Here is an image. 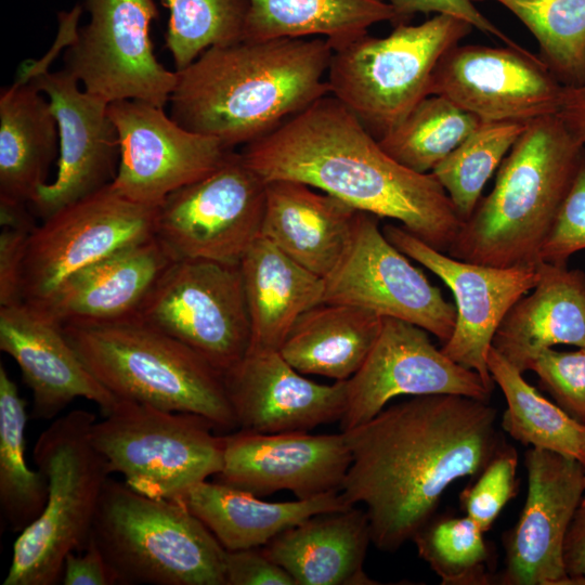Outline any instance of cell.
I'll return each mask as SVG.
<instances>
[{
	"mask_svg": "<svg viewBox=\"0 0 585 585\" xmlns=\"http://www.w3.org/2000/svg\"><path fill=\"white\" fill-rule=\"evenodd\" d=\"M90 538L116 585H226L225 549L178 499L107 480Z\"/></svg>",
	"mask_w": 585,
	"mask_h": 585,
	"instance_id": "8992f818",
	"label": "cell"
},
{
	"mask_svg": "<svg viewBox=\"0 0 585 585\" xmlns=\"http://www.w3.org/2000/svg\"><path fill=\"white\" fill-rule=\"evenodd\" d=\"M528 494L506 544L500 583L570 585L564 538L585 491V466L558 453L530 447L524 455Z\"/></svg>",
	"mask_w": 585,
	"mask_h": 585,
	"instance_id": "ffe728a7",
	"label": "cell"
},
{
	"mask_svg": "<svg viewBox=\"0 0 585 585\" xmlns=\"http://www.w3.org/2000/svg\"><path fill=\"white\" fill-rule=\"evenodd\" d=\"M239 153L265 182H303L360 211L399 221L441 252H447L463 224L432 172L394 160L330 93Z\"/></svg>",
	"mask_w": 585,
	"mask_h": 585,
	"instance_id": "7a4b0ae2",
	"label": "cell"
},
{
	"mask_svg": "<svg viewBox=\"0 0 585 585\" xmlns=\"http://www.w3.org/2000/svg\"><path fill=\"white\" fill-rule=\"evenodd\" d=\"M382 320L361 307L321 302L296 320L278 351L303 375L348 380L372 351Z\"/></svg>",
	"mask_w": 585,
	"mask_h": 585,
	"instance_id": "4dcf8cb0",
	"label": "cell"
},
{
	"mask_svg": "<svg viewBox=\"0 0 585 585\" xmlns=\"http://www.w3.org/2000/svg\"><path fill=\"white\" fill-rule=\"evenodd\" d=\"M573 134L585 144V83L567 88L558 113Z\"/></svg>",
	"mask_w": 585,
	"mask_h": 585,
	"instance_id": "c3c4849f",
	"label": "cell"
},
{
	"mask_svg": "<svg viewBox=\"0 0 585 585\" xmlns=\"http://www.w3.org/2000/svg\"><path fill=\"white\" fill-rule=\"evenodd\" d=\"M58 155L48 98L31 80L17 78L0 93V204L29 206Z\"/></svg>",
	"mask_w": 585,
	"mask_h": 585,
	"instance_id": "83f0119b",
	"label": "cell"
},
{
	"mask_svg": "<svg viewBox=\"0 0 585 585\" xmlns=\"http://www.w3.org/2000/svg\"><path fill=\"white\" fill-rule=\"evenodd\" d=\"M491 393L477 372L437 349L426 329L384 317L372 351L348 379L347 408L339 420L340 430L364 424L399 395L459 394L489 401Z\"/></svg>",
	"mask_w": 585,
	"mask_h": 585,
	"instance_id": "d6986e66",
	"label": "cell"
},
{
	"mask_svg": "<svg viewBox=\"0 0 585 585\" xmlns=\"http://www.w3.org/2000/svg\"><path fill=\"white\" fill-rule=\"evenodd\" d=\"M28 205L0 204V306L21 301V270L35 229Z\"/></svg>",
	"mask_w": 585,
	"mask_h": 585,
	"instance_id": "7bdbcfd3",
	"label": "cell"
},
{
	"mask_svg": "<svg viewBox=\"0 0 585 585\" xmlns=\"http://www.w3.org/2000/svg\"><path fill=\"white\" fill-rule=\"evenodd\" d=\"M566 89L522 47L458 43L438 62L429 95L451 100L482 122H530L558 114Z\"/></svg>",
	"mask_w": 585,
	"mask_h": 585,
	"instance_id": "2e32d148",
	"label": "cell"
},
{
	"mask_svg": "<svg viewBox=\"0 0 585 585\" xmlns=\"http://www.w3.org/2000/svg\"><path fill=\"white\" fill-rule=\"evenodd\" d=\"M244 40L326 39L334 50L368 34L382 22L400 23L384 0H249Z\"/></svg>",
	"mask_w": 585,
	"mask_h": 585,
	"instance_id": "1f68e13d",
	"label": "cell"
},
{
	"mask_svg": "<svg viewBox=\"0 0 585 585\" xmlns=\"http://www.w3.org/2000/svg\"><path fill=\"white\" fill-rule=\"evenodd\" d=\"M95 420L92 412L73 410L38 437L34 461L47 480L48 496L39 517L15 540L3 585H54L67 555L87 546L112 474L90 441Z\"/></svg>",
	"mask_w": 585,
	"mask_h": 585,
	"instance_id": "52a82bcc",
	"label": "cell"
},
{
	"mask_svg": "<svg viewBox=\"0 0 585 585\" xmlns=\"http://www.w3.org/2000/svg\"><path fill=\"white\" fill-rule=\"evenodd\" d=\"M492 1L530 30L540 47L538 57L561 84L573 89L585 83V0Z\"/></svg>",
	"mask_w": 585,
	"mask_h": 585,
	"instance_id": "d590c367",
	"label": "cell"
},
{
	"mask_svg": "<svg viewBox=\"0 0 585 585\" xmlns=\"http://www.w3.org/2000/svg\"><path fill=\"white\" fill-rule=\"evenodd\" d=\"M157 207L121 195L112 183L43 219L29 235L21 301L39 307L73 274L154 236Z\"/></svg>",
	"mask_w": 585,
	"mask_h": 585,
	"instance_id": "7c38bea8",
	"label": "cell"
},
{
	"mask_svg": "<svg viewBox=\"0 0 585 585\" xmlns=\"http://www.w3.org/2000/svg\"><path fill=\"white\" fill-rule=\"evenodd\" d=\"M18 78L29 79L46 94L60 135L57 174L29 204L42 220L58 209L110 184L119 165V141L109 116V103L79 88L64 68L50 72L47 64L31 62Z\"/></svg>",
	"mask_w": 585,
	"mask_h": 585,
	"instance_id": "e0dca14e",
	"label": "cell"
},
{
	"mask_svg": "<svg viewBox=\"0 0 585 585\" xmlns=\"http://www.w3.org/2000/svg\"><path fill=\"white\" fill-rule=\"evenodd\" d=\"M171 261L165 247L152 236L76 272L35 308L60 324L133 315Z\"/></svg>",
	"mask_w": 585,
	"mask_h": 585,
	"instance_id": "d4e9b609",
	"label": "cell"
},
{
	"mask_svg": "<svg viewBox=\"0 0 585 585\" xmlns=\"http://www.w3.org/2000/svg\"><path fill=\"white\" fill-rule=\"evenodd\" d=\"M489 401L424 394L347 431L351 464L340 493L365 505L372 542L394 551L431 518L457 479L479 476L507 445Z\"/></svg>",
	"mask_w": 585,
	"mask_h": 585,
	"instance_id": "6da1fadb",
	"label": "cell"
},
{
	"mask_svg": "<svg viewBox=\"0 0 585 585\" xmlns=\"http://www.w3.org/2000/svg\"><path fill=\"white\" fill-rule=\"evenodd\" d=\"M585 249V147L552 226L542 246V262L567 266L569 258Z\"/></svg>",
	"mask_w": 585,
	"mask_h": 585,
	"instance_id": "b9f144b4",
	"label": "cell"
},
{
	"mask_svg": "<svg viewBox=\"0 0 585 585\" xmlns=\"http://www.w3.org/2000/svg\"><path fill=\"white\" fill-rule=\"evenodd\" d=\"M224 374L247 354L251 324L239 263L171 261L133 314Z\"/></svg>",
	"mask_w": 585,
	"mask_h": 585,
	"instance_id": "30bf717a",
	"label": "cell"
},
{
	"mask_svg": "<svg viewBox=\"0 0 585 585\" xmlns=\"http://www.w3.org/2000/svg\"><path fill=\"white\" fill-rule=\"evenodd\" d=\"M532 290L510 308L492 340V347L522 374L545 349L585 347V273L543 262Z\"/></svg>",
	"mask_w": 585,
	"mask_h": 585,
	"instance_id": "484cf974",
	"label": "cell"
},
{
	"mask_svg": "<svg viewBox=\"0 0 585 585\" xmlns=\"http://www.w3.org/2000/svg\"><path fill=\"white\" fill-rule=\"evenodd\" d=\"M89 22L77 29L64 69L83 89L113 103L138 100L165 107L177 73L157 60L150 36L154 0H83Z\"/></svg>",
	"mask_w": 585,
	"mask_h": 585,
	"instance_id": "4fadbf2b",
	"label": "cell"
},
{
	"mask_svg": "<svg viewBox=\"0 0 585 585\" xmlns=\"http://www.w3.org/2000/svg\"><path fill=\"white\" fill-rule=\"evenodd\" d=\"M61 581L64 585H116L108 563L90 537L82 554L67 555Z\"/></svg>",
	"mask_w": 585,
	"mask_h": 585,
	"instance_id": "bcb514c9",
	"label": "cell"
},
{
	"mask_svg": "<svg viewBox=\"0 0 585 585\" xmlns=\"http://www.w3.org/2000/svg\"><path fill=\"white\" fill-rule=\"evenodd\" d=\"M226 585H296L294 578L260 547L226 550Z\"/></svg>",
	"mask_w": 585,
	"mask_h": 585,
	"instance_id": "f6af8a7d",
	"label": "cell"
},
{
	"mask_svg": "<svg viewBox=\"0 0 585 585\" xmlns=\"http://www.w3.org/2000/svg\"><path fill=\"white\" fill-rule=\"evenodd\" d=\"M369 542L367 514L352 506L313 515L275 536L263 550L296 585H369L376 584L363 568Z\"/></svg>",
	"mask_w": 585,
	"mask_h": 585,
	"instance_id": "4316f807",
	"label": "cell"
},
{
	"mask_svg": "<svg viewBox=\"0 0 585 585\" xmlns=\"http://www.w3.org/2000/svg\"><path fill=\"white\" fill-rule=\"evenodd\" d=\"M529 122L492 121L481 125L431 172L447 193L461 221H466L482 191Z\"/></svg>",
	"mask_w": 585,
	"mask_h": 585,
	"instance_id": "8d00e7d4",
	"label": "cell"
},
{
	"mask_svg": "<svg viewBox=\"0 0 585 585\" xmlns=\"http://www.w3.org/2000/svg\"><path fill=\"white\" fill-rule=\"evenodd\" d=\"M26 402L0 364V508L4 521L21 532L41 514L48 485L43 473L26 463Z\"/></svg>",
	"mask_w": 585,
	"mask_h": 585,
	"instance_id": "836d02e7",
	"label": "cell"
},
{
	"mask_svg": "<svg viewBox=\"0 0 585 585\" xmlns=\"http://www.w3.org/2000/svg\"><path fill=\"white\" fill-rule=\"evenodd\" d=\"M472 29L460 18L434 14L417 25L399 23L385 37L367 34L333 51L329 92L379 140L429 95L438 62Z\"/></svg>",
	"mask_w": 585,
	"mask_h": 585,
	"instance_id": "ba28073f",
	"label": "cell"
},
{
	"mask_svg": "<svg viewBox=\"0 0 585 585\" xmlns=\"http://www.w3.org/2000/svg\"><path fill=\"white\" fill-rule=\"evenodd\" d=\"M119 141L112 186L132 202L158 207L172 192L217 170L234 150L193 132L164 107L138 100L109 103Z\"/></svg>",
	"mask_w": 585,
	"mask_h": 585,
	"instance_id": "9a60e30c",
	"label": "cell"
},
{
	"mask_svg": "<svg viewBox=\"0 0 585 585\" xmlns=\"http://www.w3.org/2000/svg\"><path fill=\"white\" fill-rule=\"evenodd\" d=\"M481 122L451 100L431 94L378 142L399 164L419 173H429Z\"/></svg>",
	"mask_w": 585,
	"mask_h": 585,
	"instance_id": "e575fe53",
	"label": "cell"
},
{
	"mask_svg": "<svg viewBox=\"0 0 585 585\" xmlns=\"http://www.w3.org/2000/svg\"><path fill=\"white\" fill-rule=\"evenodd\" d=\"M360 210L299 181L265 182L261 235L324 278L346 252Z\"/></svg>",
	"mask_w": 585,
	"mask_h": 585,
	"instance_id": "cb8c5ba5",
	"label": "cell"
},
{
	"mask_svg": "<svg viewBox=\"0 0 585 585\" xmlns=\"http://www.w3.org/2000/svg\"><path fill=\"white\" fill-rule=\"evenodd\" d=\"M518 455L506 445L460 495L466 516L487 531L504 506L516 495Z\"/></svg>",
	"mask_w": 585,
	"mask_h": 585,
	"instance_id": "ab89813d",
	"label": "cell"
},
{
	"mask_svg": "<svg viewBox=\"0 0 585 585\" xmlns=\"http://www.w3.org/2000/svg\"><path fill=\"white\" fill-rule=\"evenodd\" d=\"M483 533L468 516L431 518L412 540L442 584L483 585L490 556Z\"/></svg>",
	"mask_w": 585,
	"mask_h": 585,
	"instance_id": "f35d334b",
	"label": "cell"
},
{
	"mask_svg": "<svg viewBox=\"0 0 585 585\" xmlns=\"http://www.w3.org/2000/svg\"><path fill=\"white\" fill-rule=\"evenodd\" d=\"M61 325L88 369L117 399L197 414L218 431L237 428L223 374L177 339L135 315Z\"/></svg>",
	"mask_w": 585,
	"mask_h": 585,
	"instance_id": "5b68a950",
	"label": "cell"
},
{
	"mask_svg": "<svg viewBox=\"0 0 585 585\" xmlns=\"http://www.w3.org/2000/svg\"><path fill=\"white\" fill-rule=\"evenodd\" d=\"M333 54L321 37L242 40L203 52L177 73L170 116L234 150L329 94Z\"/></svg>",
	"mask_w": 585,
	"mask_h": 585,
	"instance_id": "3957f363",
	"label": "cell"
},
{
	"mask_svg": "<svg viewBox=\"0 0 585 585\" xmlns=\"http://www.w3.org/2000/svg\"><path fill=\"white\" fill-rule=\"evenodd\" d=\"M386 238L408 258L417 261L452 290L456 321L442 352L457 364L477 372L493 391L487 367L493 337L510 308L541 280L542 263L498 268L471 263L444 255L424 243L403 226L384 225Z\"/></svg>",
	"mask_w": 585,
	"mask_h": 585,
	"instance_id": "ac0fdd59",
	"label": "cell"
},
{
	"mask_svg": "<svg viewBox=\"0 0 585 585\" xmlns=\"http://www.w3.org/2000/svg\"><path fill=\"white\" fill-rule=\"evenodd\" d=\"M265 181L232 151L210 174L157 207L154 236L173 260L237 264L261 235Z\"/></svg>",
	"mask_w": 585,
	"mask_h": 585,
	"instance_id": "8fae6325",
	"label": "cell"
},
{
	"mask_svg": "<svg viewBox=\"0 0 585 585\" xmlns=\"http://www.w3.org/2000/svg\"><path fill=\"white\" fill-rule=\"evenodd\" d=\"M173 499L195 515L226 550L264 546L313 515L352 507L336 491L308 499L266 502L249 492L207 480Z\"/></svg>",
	"mask_w": 585,
	"mask_h": 585,
	"instance_id": "f1b7e54d",
	"label": "cell"
},
{
	"mask_svg": "<svg viewBox=\"0 0 585 585\" xmlns=\"http://www.w3.org/2000/svg\"><path fill=\"white\" fill-rule=\"evenodd\" d=\"M379 217L359 211L351 242L326 275L322 302L361 307L417 325L445 343L456 308L379 229Z\"/></svg>",
	"mask_w": 585,
	"mask_h": 585,
	"instance_id": "5bb4252c",
	"label": "cell"
},
{
	"mask_svg": "<svg viewBox=\"0 0 585 585\" xmlns=\"http://www.w3.org/2000/svg\"><path fill=\"white\" fill-rule=\"evenodd\" d=\"M530 370L562 410L585 424V347L571 352L545 349Z\"/></svg>",
	"mask_w": 585,
	"mask_h": 585,
	"instance_id": "60d3db41",
	"label": "cell"
},
{
	"mask_svg": "<svg viewBox=\"0 0 585 585\" xmlns=\"http://www.w3.org/2000/svg\"><path fill=\"white\" fill-rule=\"evenodd\" d=\"M0 349L18 365L32 392V417L53 419L74 400L108 413L114 396L88 369L62 325L25 302L0 306Z\"/></svg>",
	"mask_w": 585,
	"mask_h": 585,
	"instance_id": "603a6c76",
	"label": "cell"
},
{
	"mask_svg": "<svg viewBox=\"0 0 585 585\" xmlns=\"http://www.w3.org/2000/svg\"><path fill=\"white\" fill-rule=\"evenodd\" d=\"M170 16L165 36L176 72L203 52L244 40L249 0H162Z\"/></svg>",
	"mask_w": 585,
	"mask_h": 585,
	"instance_id": "74e56055",
	"label": "cell"
},
{
	"mask_svg": "<svg viewBox=\"0 0 585 585\" xmlns=\"http://www.w3.org/2000/svg\"><path fill=\"white\" fill-rule=\"evenodd\" d=\"M389 3L400 20L405 23L417 13L446 14L469 23L473 28L502 40L506 46L521 48L499 27L489 20L472 0H384Z\"/></svg>",
	"mask_w": 585,
	"mask_h": 585,
	"instance_id": "ee69618b",
	"label": "cell"
},
{
	"mask_svg": "<svg viewBox=\"0 0 585 585\" xmlns=\"http://www.w3.org/2000/svg\"><path fill=\"white\" fill-rule=\"evenodd\" d=\"M239 265L251 324L249 350H280L296 320L323 301L324 281L262 235Z\"/></svg>",
	"mask_w": 585,
	"mask_h": 585,
	"instance_id": "f546056e",
	"label": "cell"
},
{
	"mask_svg": "<svg viewBox=\"0 0 585 585\" xmlns=\"http://www.w3.org/2000/svg\"><path fill=\"white\" fill-rule=\"evenodd\" d=\"M487 367L507 402L503 429L522 444L558 453L585 466V424L545 399L493 347Z\"/></svg>",
	"mask_w": 585,
	"mask_h": 585,
	"instance_id": "d6a6232c",
	"label": "cell"
},
{
	"mask_svg": "<svg viewBox=\"0 0 585 585\" xmlns=\"http://www.w3.org/2000/svg\"><path fill=\"white\" fill-rule=\"evenodd\" d=\"M102 416L90 441L110 473L141 494L173 499L222 468L224 434L204 416L126 399Z\"/></svg>",
	"mask_w": 585,
	"mask_h": 585,
	"instance_id": "9c48e42d",
	"label": "cell"
},
{
	"mask_svg": "<svg viewBox=\"0 0 585 585\" xmlns=\"http://www.w3.org/2000/svg\"><path fill=\"white\" fill-rule=\"evenodd\" d=\"M585 144L559 114L534 119L498 167L493 190L447 255L490 266L536 265Z\"/></svg>",
	"mask_w": 585,
	"mask_h": 585,
	"instance_id": "277c9868",
	"label": "cell"
},
{
	"mask_svg": "<svg viewBox=\"0 0 585 585\" xmlns=\"http://www.w3.org/2000/svg\"><path fill=\"white\" fill-rule=\"evenodd\" d=\"M223 377L239 430L309 432L339 421L347 408L348 380L317 384L278 350H249Z\"/></svg>",
	"mask_w": 585,
	"mask_h": 585,
	"instance_id": "7402d4cb",
	"label": "cell"
},
{
	"mask_svg": "<svg viewBox=\"0 0 585 585\" xmlns=\"http://www.w3.org/2000/svg\"><path fill=\"white\" fill-rule=\"evenodd\" d=\"M351 464L343 432L224 434L223 463L217 482L266 496L281 490L308 499L340 492Z\"/></svg>",
	"mask_w": 585,
	"mask_h": 585,
	"instance_id": "44dd1931",
	"label": "cell"
},
{
	"mask_svg": "<svg viewBox=\"0 0 585 585\" xmlns=\"http://www.w3.org/2000/svg\"><path fill=\"white\" fill-rule=\"evenodd\" d=\"M563 563L570 584L585 585V496L574 512L564 538Z\"/></svg>",
	"mask_w": 585,
	"mask_h": 585,
	"instance_id": "7dc6e473",
	"label": "cell"
}]
</instances>
